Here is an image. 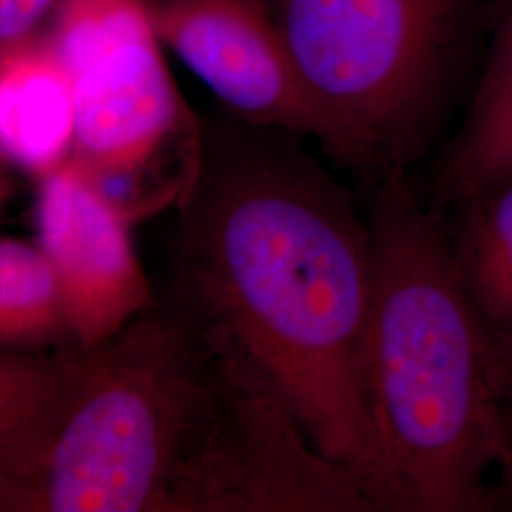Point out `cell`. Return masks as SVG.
<instances>
[{
	"label": "cell",
	"instance_id": "6da1fadb",
	"mask_svg": "<svg viewBox=\"0 0 512 512\" xmlns=\"http://www.w3.org/2000/svg\"><path fill=\"white\" fill-rule=\"evenodd\" d=\"M65 366L54 427L0 512L378 511L255 363L169 294Z\"/></svg>",
	"mask_w": 512,
	"mask_h": 512
},
{
	"label": "cell",
	"instance_id": "7a4b0ae2",
	"mask_svg": "<svg viewBox=\"0 0 512 512\" xmlns=\"http://www.w3.org/2000/svg\"><path fill=\"white\" fill-rule=\"evenodd\" d=\"M296 137L238 118L202 126L175 203L167 294L255 363L317 450L359 476L382 511L363 395L370 226Z\"/></svg>",
	"mask_w": 512,
	"mask_h": 512
},
{
	"label": "cell",
	"instance_id": "3957f363",
	"mask_svg": "<svg viewBox=\"0 0 512 512\" xmlns=\"http://www.w3.org/2000/svg\"><path fill=\"white\" fill-rule=\"evenodd\" d=\"M374 285L363 395L382 511L476 512L509 446L512 346L465 293L448 226L406 179L378 183L366 215Z\"/></svg>",
	"mask_w": 512,
	"mask_h": 512
},
{
	"label": "cell",
	"instance_id": "277c9868",
	"mask_svg": "<svg viewBox=\"0 0 512 512\" xmlns=\"http://www.w3.org/2000/svg\"><path fill=\"white\" fill-rule=\"evenodd\" d=\"M330 131L376 183L431 141L480 0H266Z\"/></svg>",
	"mask_w": 512,
	"mask_h": 512
},
{
	"label": "cell",
	"instance_id": "5b68a950",
	"mask_svg": "<svg viewBox=\"0 0 512 512\" xmlns=\"http://www.w3.org/2000/svg\"><path fill=\"white\" fill-rule=\"evenodd\" d=\"M46 35L73 92L69 160L133 222L179 202L162 167L198 152L202 126L165 65L150 0H59Z\"/></svg>",
	"mask_w": 512,
	"mask_h": 512
},
{
	"label": "cell",
	"instance_id": "8992f818",
	"mask_svg": "<svg viewBox=\"0 0 512 512\" xmlns=\"http://www.w3.org/2000/svg\"><path fill=\"white\" fill-rule=\"evenodd\" d=\"M162 46L241 122L313 137L330 131L266 0H150Z\"/></svg>",
	"mask_w": 512,
	"mask_h": 512
},
{
	"label": "cell",
	"instance_id": "52a82bcc",
	"mask_svg": "<svg viewBox=\"0 0 512 512\" xmlns=\"http://www.w3.org/2000/svg\"><path fill=\"white\" fill-rule=\"evenodd\" d=\"M131 226L73 160L38 179L37 243L54 270L76 348L105 342L158 300Z\"/></svg>",
	"mask_w": 512,
	"mask_h": 512
},
{
	"label": "cell",
	"instance_id": "ba28073f",
	"mask_svg": "<svg viewBox=\"0 0 512 512\" xmlns=\"http://www.w3.org/2000/svg\"><path fill=\"white\" fill-rule=\"evenodd\" d=\"M73 145L71 82L48 35L0 46V160L38 181Z\"/></svg>",
	"mask_w": 512,
	"mask_h": 512
},
{
	"label": "cell",
	"instance_id": "9c48e42d",
	"mask_svg": "<svg viewBox=\"0 0 512 512\" xmlns=\"http://www.w3.org/2000/svg\"><path fill=\"white\" fill-rule=\"evenodd\" d=\"M512 179V0H505L463 128L440 165V194L459 202Z\"/></svg>",
	"mask_w": 512,
	"mask_h": 512
},
{
	"label": "cell",
	"instance_id": "30bf717a",
	"mask_svg": "<svg viewBox=\"0 0 512 512\" xmlns=\"http://www.w3.org/2000/svg\"><path fill=\"white\" fill-rule=\"evenodd\" d=\"M456 203L448 236L459 281L486 325L512 346V179Z\"/></svg>",
	"mask_w": 512,
	"mask_h": 512
},
{
	"label": "cell",
	"instance_id": "8fae6325",
	"mask_svg": "<svg viewBox=\"0 0 512 512\" xmlns=\"http://www.w3.org/2000/svg\"><path fill=\"white\" fill-rule=\"evenodd\" d=\"M65 349L0 348V511L54 427L67 380Z\"/></svg>",
	"mask_w": 512,
	"mask_h": 512
},
{
	"label": "cell",
	"instance_id": "7c38bea8",
	"mask_svg": "<svg viewBox=\"0 0 512 512\" xmlns=\"http://www.w3.org/2000/svg\"><path fill=\"white\" fill-rule=\"evenodd\" d=\"M74 346L54 270L38 243L0 238V348L54 353Z\"/></svg>",
	"mask_w": 512,
	"mask_h": 512
},
{
	"label": "cell",
	"instance_id": "4fadbf2b",
	"mask_svg": "<svg viewBox=\"0 0 512 512\" xmlns=\"http://www.w3.org/2000/svg\"><path fill=\"white\" fill-rule=\"evenodd\" d=\"M59 0H0V46L38 35Z\"/></svg>",
	"mask_w": 512,
	"mask_h": 512
},
{
	"label": "cell",
	"instance_id": "5bb4252c",
	"mask_svg": "<svg viewBox=\"0 0 512 512\" xmlns=\"http://www.w3.org/2000/svg\"><path fill=\"white\" fill-rule=\"evenodd\" d=\"M501 473L505 475V480H507V486H511L512 484V393H511V403H509V446H507V458H505V463H503V469H501Z\"/></svg>",
	"mask_w": 512,
	"mask_h": 512
},
{
	"label": "cell",
	"instance_id": "9a60e30c",
	"mask_svg": "<svg viewBox=\"0 0 512 512\" xmlns=\"http://www.w3.org/2000/svg\"><path fill=\"white\" fill-rule=\"evenodd\" d=\"M2 165H4V162L0 160V207H2V203H4L6 196H8V181H6V175L2 171Z\"/></svg>",
	"mask_w": 512,
	"mask_h": 512
},
{
	"label": "cell",
	"instance_id": "2e32d148",
	"mask_svg": "<svg viewBox=\"0 0 512 512\" xmlns=\"http://www.w3.org/2000/svg\"><path fill=\"white\" fill-rule=\"evenodd\" d=\"M507 490H511V494H512V484H511V486H507Z\"/></svg>",
	"mask_w": 512,
	"mask_h": 512
}]
</instances>
